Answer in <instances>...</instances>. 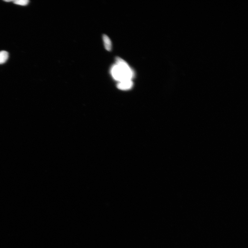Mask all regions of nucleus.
<instances>
[{
  "label": "nucleus",
  "mask_w": 248,
  "mask_h": 248,
  "mask_svg": "<svg viewBox=\"0 0 248 248\" xmlns=\"http://www.w3.org/2000/svg\"><path fill=\"white\" fill-rule=\"evenodd\" d=\"M110 71L112 77L119 82L132 80L134 75L128 63L119 57L116 58V63L112 66Z\"/></svg>",
  "instance_id": "f257e3e1"
},
{
  "label": "nucleus",
  "mask_w": 248,
  "mask_h": 248,
  "mask_svg": "<svg viewBox=\"0 0 248 248\" xmlns=\"http://www.w3.org/2000/svg\"><path fill=\"white\" fill-rule=\"evenodd\" d=\"M133 86V83L132 80H128L118 82L117 87L118 89L121 90H126L131 89Z\"/></svg>",
  "instance_id": "f03ea898"
},
{
  "label": "nucleus",
  "mask_w": 248,
  "mask_h": 248,
  "mask_svg": "<svg viewBox=\"0 0 248 248\" xmlns=\"http://www.w3.org/2000/svg\"><path fill=\"white\" fill-rule=\"evenodd\" d=\"M103 40L106 50L109 51H111L112 46L110 39L107 35L104 34L103 36Z\"/></svg>",
  "instance_id": "7ed1b4c3"
},
{
  "label": "nucleus",
  "mask_w": 248,
  "mask_h": 248,
  "mask_svg": "<svg viewBox=\"0 0 248 248\" xmlns=\"http://www.w3.org/2000/svg\"><path fill=\"white\" fill-rule=\"evenodd\" d=\"M9 54L7 51H0V64H3L7 61L8 58Z\"/></svg>",
  "instance_id": "20e7f679"
},
{
  "label": "nucleus",
  "mask_w": 248,
  "mask_h": 248,
  "mask_svg": "<svg viewBox=\"0 0 248 248\" xmlns=\"http://www.w3.org/2000/svg\"><path fill=\"white\" fill-rule=\"evenodd\" d=\"M30 1L28 0H16L14 1V4L21 6H26L28 4Z\"/></svg>",
  "instance_id": "39448f33"
},
{
  "label": "nucleus",
  "mask_w": 248,
  "mask_h": 248,
  "mask_svg": "<svg viewBox=\"0 0 248 248\" xmlns=\"http://www.w3.org/2000/svg\"><path fill=\"white\" fill-rule=\"evenodd\" d=\"M13 1H11V0H7H7H6V1H5V2H13Z\"/></svg>",
  "instance_id": "423d86ee"
}]
</instances>
